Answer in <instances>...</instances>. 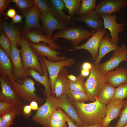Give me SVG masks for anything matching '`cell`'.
<instances>
[{
    "mask_svg": "<svg viewBox=\"0 0 127 127\" xmlns=\"http://www.w3.org/2000/svg\"><path fill=\"white\" fill-rule=\"evenodd\" d=\"M72 103L85 125L90 126L99 123L105 116L106 105L100 103L98 99L88 103Z\"/></svg>",
    "mask_w": 127,
    "mask_h": 127,
    "instance_id": "obj_1",
    "label": "cell"
},
{
    "mask_svg": "<svg viewBox=\"0 0 127 127\" xmlns=\"http://www.w3.org/2000/svg\"><path fill=\"white\" fill-rule=\"evenodd\" d=\"M8 79L12 88L25 103H30L33 101L40 103L43 102V99L38 97L35 93L36 83L32 79L28 77L22 84L19 83L12 78H8Z\"/></svg>",
    "mask_w": 127,
    "mask_h": 127,
    "instance_id": "obj_2",
    "label": "cell"
},
{
    "mask_svg": "<svg viewBox=\"0 0 127 127\" xmlns=\"http://www.w3.org/2000/svg\"><path fill=\"white\" fill-rule=\"evenodd\" d=\"M89 77L85 82L86 93L88 100L92 102L97 99L98 96L106 83L105 75L99 71L98 66L94 63Z\"/></svg>",
    "mask_w": 127,
    "mask_h": 127,
    "instance_id": "obj_3",
    "label": "cell"
},
{
    "mask_svg": "<svg viewBox=\"0 0 127 127\" xmlns=\"http://www.w3.org/2000/svg\"><path fill=\"white\" fill-rule=\"evenodd\" d=\"M94 32L91 30L84 29L78 25L66 26L59 29L53 35L52 39L54 40L62 38L70 41L74 48L78 46L82 41L91 36Z\"/></svg>",
    "mask_w": 127,
    "mask_h": 127,
    "instance_id": "obj_4",
    "label": "cell"
},
{
    "mask_svg": "<svg viewBox=\"0 0 127 127\" xmlns=\"http://www.w3.org/2000/svg\"><path fill=\"white\" fill-rule=\"evenodd\" d=\"M21 46V58L24 65L26 77L27 71L30 68H33L41 75H43L44 71L39 57L31 47L27 39L22 36L20 42Z\"/></svg>",
    "mask_w": 127,
    "mask_h": 127,
    "instance_id": "obj_5",
    "label": "cell"
},
{
    "mask_svg": "<svg viewBox=\"0 0 127 127\" xmlns=\"http://www.w3.org/2000/svg\"><path fill=\"white\" fill-rule=\"evenodd\" d=\"M44 103L39 107L32 119L35 123L44 127H50L51 115L59 108V102L58 99L52 95L46 97Z\"/></svg>",
    "mask_w": 127,
    "mask_h": 127,
    "instance_id": "obj_6",
    "label": "cell"
},
{
    "mask_svg": "<svg viewBox=\"0 0 127 127\" xmlns=\"http://www.w3.org/2000/svg\"><path fill=\"white\" fill-rule=\"evenodd\" d=\"M39 57L48 69L51 85L52 95L55 96V83L60 71L64 67L71 66L74 65L75 63V60L73 58H69L57 62H53L48 60L45 57Z\"/></svg>",
    "mask_w": 127,
    "mask_h": 127,
    "instance_id": "obj_7",
    "label": "cell"
},
{
    "mask_svg": "<svg viewBox=\"0 0 127 127\" xmlns=\"http://www.w3.org/2000/svg\"><path fill=\"white\" fill-rule=\"evenodd\" d=\"M123 61L127 62V47L124 44L113 51L108 60L97 66L99 71L105 75L117 67Z\"/></svg>",
    "mask_w": 127,
    "mask_h": 127,
    "instance_id": "obj_8",
    "label": "cell"
},
{
    "mask_svg": "<svg viewBox=\"0 0 127 127\" xmlns=\"http://www.w3.org/2000/svg\"><path fill=\"white\" fill-rule=\"evenodd\" d=\"M107 32L106 29L101 28L94 32L88 40L84 44L70 49V51L81 49L86 50L90 54L91 59L95 61L99 54V47L101 42Z\"/></svg>",
    "mask_w": 127,
    "mask_h": 127,
    "instance_id": "obj_9",
    "label": "cell"
},
{
    "mask_svg": "<svg viewBox=\"0 0 127 127\" xmlns=\"http://www.w3.org/2000/svg\"><path fill=\"white\" fill-rule=\"evenodd\" d=\"M1 90L0 92V101L16 104L23 107L26 103L19 96L10 85L8 79L0 77Z\"/></svg>",
    "mask_w": 127,
    "mask_h": 127,
    "instance_id": "obj_10",
    "label": "cell"
},
{
    "mask_svg": "<svg viewBox=\"0 0 127 127\" xmlns=\"http://www.w3.org/2000/svg\"><path fill=\"white\" fill-rule=\"evenodd\" d=\"M11 43V58L13 66V75L16 80L19 83L22 84L26 78L24 67L20 55L21 50L17 48L16 44Z\"/></svg>",
    "mask_w": 127,
    "mask_h": 127,
    "instance_id": "obj_11",
    "label": "cell"
},
{
    "mask_svg": "<svg viewBox=\"0 0 127 127\" xmlns=\"http://www.w3.org/2000/svg\"><path fill=\"white\" fill-rule=\"evenodd\" d=\"M101 16L103 20L104 28L109 30L112 42L117 45L119 40V34L123 30L125 24L117 23L116 19L117 16L115 14L112 15H102Z\"/></svg>",
    "mask_w": 127,
    "mask_h": 127,
    "instance_id": "obj_12",
    "label": "cell"
},
{
    "mask_svg": "<svg viewBox=\"0 0 127 127\" xmlns=\"http://www.w3.org/2000/svg\"><path fill=\"white\" fill-rule=\"evenodd\" d=\"M48 1L50 12L57 20L67 26L77 25L73 19L63 12L65 5L63 0H49Z\"/></svg>",
    "mask_w": 127,
    "mask_h": 127,
    "instance_id": "obj_13",
    "label": "cell"
},
{
    "mask_svg": "<svg viewBox=\"0 0 127 127\" xmlns=\"http://www.w3.org/2000/svg\"><path fill=\"white\" fill-rule=\"evenodd\" d=\"M125 102L124 100L114 98L107 104L105 116L101 122V127H107L112 121L120 116L121 110Z\"/></svg>",
    "mask_w": 127,
    "mask_h": 127,
    "instance_id": "obj_14",
    "label": "cell"
},
{
    "mask_svg": "<svg viewBox=\"0 0 127 127\" xmlns=\"http://www.w3.org/2000/svg\"><path fill=\"white\" fill-rule=\"evenodd\" d=\"M29 44L38 56L46 57L50 61L57 62L67 58L64 56H59L61 54L60 52L53 50L49 46L47 45L45 43H30Z\"/></svg>",
    "mask_w": 127,
    "mask_h": 127,
    "instance_id": "obj_15",
    "label": "cell"
},
{
    "mask_svg": "<svg viewBox=\"0 0 127 127\" xmlns=\"http://www.w3.org/2000/svg\"><path fill=\"white\" fill-rule=\"evenodd\" d=\"M125 6V0H102L94 10L100 16L112 15L120 12Z\"/></svg>",
    "mask_w": 127,
    "mask_h": 127,
    "instance_id": "obj_16",
    "label": "cell"
},
{
    "mask_svg": "<svg viewBox=\"0 0 127 127\" xmlns=\"http://www.w3.org/2000/svg\"><path fill=\"white\" fill-rule=\"evenodd\" d=\"M39 60L43 67L44 71L43 75H41L36 69L30 68L28 69L26 76L28 77L30 76L36 81L39 82L44 86L45 90L44 91V95L46 97H48L52 95L51 85L50 79L48 77V71L46 66L39 58Z\"/></svg>",
    "mask_w": 127,
    "mask_h": 127,
    "instance_id": "obj_17",
    "label": "cell"
},
{
    "mask_svg": "<svg viewBox=\"0 0 127 127\" xmlns=\"http://www.w3.org/2000/svg\"><path fill=\"white\" fill-rule=\"evenodd\" d=\"M40 19L43 33L51 38L55 30H59L67 26L56 19L50 12L41 14Z\"/></svg>",
    "mask_w": 127,
    "mask_h": 127,
    "instance_id": "obj_18",
    "label": "cell"
},
{
    "mask_svg": "<svg viewBox=\"0 0 127 127\" xmlns=\"http://www.w3.org/2000/svg\"><path fill=\"white\" fill-rule=\"evenodd\" d=\"M73 19L74 21L84 22L91 30L95 32L102 28L104 26L102 17L94 10L83 16H75Z\"/></svg>",
    "mask_w": 127,
    "mask_h": 127,
    "instance_id": "obj_19",
    "label": "cell"
},
{
    "mask_svg": "<svg viewBox=\"0 0 127 127\" xmlns=\"http://www.w3.org/2000/svg\"><path fill=\"white\" fill-rule=\"evenodd\" d=\"M24 14L25 21L23 31L24 34H26L32 28L37 29L43 33L40 23L41 14L36 6L34 5L31 9L24 13Z\"/></svg>",
    "mask_w": 127,
    "mask_h": 127,
    "instance_id": "obj_20",
    "label": "cell"
},
{
    "mask_svg": "<svg viewBox=\"0 0 127 127\" xmlns=\"http://www.w3.org/2000/svg\"><path fill=\"white\" fill-rule=\"evenodd\" d=\"M69 71L65 67L62 68L56 78L55 85V97L58 99L66 94L69 90V79L67 76Z\"/></svg>",
    "mask_w": 127,
    "mask_h": 127,
    "instance_id": "obj_21",
    "label": "cell"
},
{
    "mask_svg": "<svg viewBox=\"0 0 127 127\" xmlns=\"http://www.w3.org/2000/svg\"><path fill=\"white\" fill-rule=\"evenodd\" d=\"M57 99L59 102V108L64 110L77 126L83 127L84 125L80 119L77 111L67 95H64Z\"/></svg>",
    "mask_w": 127,
    "mask_h": 127,
    "instance_id": "obj_22",
    "label": "cell"
},
{
    "mask_svg": "<svg viewBox=\"0 0 127 127\" xmlns=\"http://www.w3.org/2000/svg\"><path fill=\"white\" fill-rule=\"evenodd\" d=\"M106 83L114 87L127 83V69L118 68L108 72L105 75Z\"/></svg>",
    "mask_w": 127,
    "mask_h": 127,
    "instance_id": "obj_23",
    "label": "cell"
},
{
    "mask_svg": "<svg viewBox=\"0 0 127 127\" xmlns=\"http://www.w3.org/2000/svg\"><path fill=\"white\" fill-rule=\"evenodd\" d=\"M119 47L114 44L111 41V38L109 34L104 36L102 38L99 47L98 57L94 64L97 65L100 64L104 56L108 53L114 51Z\"/></svg>",
    "mask_w": 127,
    "mask_h": 127,
    "instance_id": "obj_24",
    "label": "cell"
},
{
    "mask_svg": "<svg viewBox=\"0 0 127 127\" xmlns=\"http://www.w3.org/2000/svg\"><path fill=\"white\" fill-rule=\"evenodd\" d=\"M25 36L33 43H38L42 42L46 43L54 50L62 48L52 38L46 35H43L40 32L35 31L29 32L26 34Z\"/></svg>",
    "mask_w": 127,
    "mask_h": 127,
    "instance_id": "obj_25",
    "label": "cell"
},
{
    "mask_svg": "<svg viewBox=\"0 0 127 127\" xmlns=\"http://www.w3.org/2000/svg\"><path fill=\"white\" fill-rule=\"evenodd\" d=\"M0 69L1 76L6 79L11 78L14 79L9 58L1 47L0 48Z\"/></svg>",
    "mask_w": 127,
    "mask_h": 127,
    "instance_id": "obj_26",
    "label": "cell"
},
{
    "mask_svg": "<svg viewBox=\"0 0 127 127\" xmlns=\"http://www.w3.org/2000/svg\"><path fill=\"white\" fill-rule=\"evenodd\" d=\"M0 26L11 43H14L17 45L20 44L21 37L20 31L12 24L4 20L1 22Z\"/></svg>",
    "mask_w": 127,
    "mask_h": 127,
    "instance_id": "obj_27",
    "label": "cell"
},
{
    "mask_svg": "<svg viewBox=\"0 0 127 127\" xmlns=\"http://www.w3.org/2000/svg\"><path fill=\"white\" fill-rule=\"evenodd\" d=\"M115 88L111 84L106 83L99 94L97 99L100 103L107 105L114 98Z\"/></svg>",
    "mask_w": 127,
    "mask_h": 127,
    "instance_id": "obj_28",
    "label": "cell"
},
{
    "mask_svg": "<svg viewBox=\"0 0 127 127\" xmlns=\"http://www.w3.org/2000/svg\"><path fill=\"white\" fill-rule=\"evenodd\" d=\"M65 6L68 10V16L73 19L78 14L80 9L81 0H63Z\"/></svg>",
    "mask_w": 127,
    "mask_h": 127,
    "instance_id": "obj_29",
    "label": "cell"
},
{
    "mask_svg": "<svg viewBox=\"0 0 127 127\" xmlns=\"http://www.w3.org/2000/svg\"><path fill=\"white\" fill-rule=\"evenodd\" d=\"M96 0H81L77 16H84L95 10L97 5Z\"/></svg>",
    "mask_w": 127,
    "mask_h": 127,
    "instance_id": "obj_30",
    "label": "cell"
},
{
    "mask_svg": "<svg viewBox=\"0 0 127 127\" xmlns=\"http://www.w3.org/2000/svg\"><path fill=\"white\" fill-rule=\"evenodd\" d=\"M66 95L72 102L84 103L88 100L87 94L84 92L74 91L69 89Z\"/></svg>",
    "mask_w": 127,
    "mask_h": 127,
    "instance_id": "obj_31",
    "label": "cell"
},
{
    "mask_svg": "<svg viewBox=\"0 0 127 127\" xmlns=\"http://www.w3.org/2000/svg\"><path fill=\"white\" fill-rule=\"evenodd\" d=\"M85 77L81 74L77 77V79L75 81H68L69 89L71 90L81 91L86 93L85 86Z\"/></svg>",
    "mask_w": 127,
    "mask_h": 127,
    "instance_id": "obj_32",
    "label": "cell"
},
{
    "mask_svg": "<svg viewBox=\"0 0 127 127\" xmlns=\"http://www.w3.org/2000/svg\"><path fill=\"white\" fill-rule=\"evenodd\" d=\"M22 108L19 107L0 116V119L7 125L11 126L14 123L15 118L21 113Z\"/></svg>",
    "mask_w": 127,
    "mask_h": 127,
    "instance_id": "obj_33",
    "label": "cell"
},
{
    "mask_svg": "<svg viewBox=\"0 0 127 127\" xmlns=\"http://www.w3.org/2000/svg\"><path fill=\"white\" fill-rule=\"evenodd\" d=\"M0 47L6 53L9 58L11 57V43L7 37L1 31L0 35Z\"/></svg>",
    "mask_w": 127,
    "mask_h": 127,
    "instance_id": "obj_34",
    "label": "cell"
},
{
    "mask_svg": "<svg viewBox=\"0 0 127 127\" xmlns=\"http://www.w3.org/2000/svg\"><path fill=\"white\" fill-rule=\"evenodd\" d=\"M9 3L13 2L16 6L24 12V13L31 9L34 6L32 0H10Z\"/></svg>",
    "mask_w": 127,
    "mask_h": 127,
    "instance_id": "obj_35",
    "label": "cell"
},
{
    "mask_svg": "<svg viewBox=\"0 0 127 127\" xmlns=\"http://www.w3.org/2000/svg\"><path fill=\"white\" fill-rule=\"evenodd\" d=\"M34 5L39 9L41 14L50 12V6L48 0H32Z\"/></svg>",
    "mask_w": 127,
    "mask_h": 127,
    "instance_id": "obj_36",
    "label": "cell"
},
{
    "mask_svg": "<svg viewBox=\"0 0 127 127\" xmlns=\"http://www.w3.org/2000/svg\"><path fill=\"white\" fill-rule=\"evenodd\" d=\"M127 97V83L121 84L115 88L114 98L123 100Z\"/></svg>",
    "mask_w": 127,
    "mask_h": 127,
    "instance_id": "obj_37",
    "label": "cell"
},
{
    "mask_svg": "<svg viewBox=\"0 0 127 127\" xmlns=\"http://www.w3.org/2000/svg\"><path fill=\"white\" fill-rule=\"evenodd\" d=\"M127 125V99L124 108L121 111L119 119L114 127H124Z\"/></svg>",
    "mask_w": 127,
    "mask_h": 127,
    "instance_id": "obj_38",
    "label": "cell"
},
{
    "mask_svg": "<svg viewBox=\"0 0 127 127\" xmlns=\"http://www.w3.org/2000/svg\"><path fill=\"white\" fill-rule=\"evenodd\" d=\"M19 107L21 108L14 104L4 102L0 101V116Z\"/></svg>",
    "mask_w": 127,
    "mask_h": 127,
    "instance_id": "obj_39",
    "label": "cell"
},
{
    "mask_svg": "<svg viewBox=\"0 0 127 127\" xmlns=\"http://www.w3.org/2000/svg\"><path fill=\"white\" fill-rule=\"evenodd\" d=\"M56 109L52 114L51 119L57 121L66 123L67 122L66 117L64 113L60 108Z\"/></svg>",
    "mask_w": 127,
    "mask_h": 127,
    "instance_id": "obj_40",
    "label": "cell"
},
{
    "mask_svg": "<svg viewBox=\"0 0 127 127\" xmlns=\"http://www.w3.org/2000/svg\"><path fill=\"white\" fill-rule=\"evenodd\" d=\"M32 109L29 105H26L22 108L21 113L24 117L27 119L32 115Z\"/></svg>",
    "mask_w": 127,
    "mask_h": 127,
    "instance_id": "obj_41",
    "label": "cell"
},
{
    "mask_svg": "<svg viewBox=\"0 0 127 127\" xmlns=\"http://www.w3.org/2000/svg\"><path fill=\"white\" fill-rule=\"evenodd\" d=\"M66 123L51 119L50 127H67Z\"/></svg>",
    "mask_w": 127,
    "mask_h": 127,
    "instance_id": "obj_42",
    "label": "cell"
},
{
    "mask_svg": "<svg viewBox=\"0 0 127 127\" xmlns=\"http://www.w3.org/2000/svg\"><path fill=\"white\" fill-rule=\"evenodd\" d=\"M8 0H0V13L1 15L7 8L9 3Z\"/></svg>",
    "mask_w": 127,
    "mask_h": 127,
    "instance_id": "obj_43",
    "label": "cell"
},
{
    "mask_svg": "<svg viewBox=\"0 0 127 127\" xmlns=\"http://www.w3.org/2000/svg\"><path fill=\"white\" fill-rule=\"evenodd\" d=\"M66 117L67 122L68 125L69 127H81L75 125L74 122L72 120L70 117L65 113Z\"/></svg>",
    "mask_w": 127,
    "mask_h": 127,
    "instance_id": "obj_44",
    "label": "cell"
},
{
    "mask_svg": "<svg viewBox=\"0 0 127 127\" xmlns=\"http://www.w3.org/2000/svg\"><path fill=\"white\" fill-rule=\"evenodd\" d=\"M16 12L14 9L10 8L7 11L6 16L9 17L13 18L16 15Z\"/></svg>",
    "mask_w": 127,
    "mask_h": 127,
    "instance_id": "obj_45",
    "label": "cell"
},
{
    "mask_svg": "<svg viewBox=\"0 0 127 127\" xmlns=\"http://www.w3.org/2000/svg\"><path fill=\"white\" fill-rule=\"evenodd\" d=\"M29 105L32 110H37L39 108L38 103L35 101H33L30 103Z\"/></svg>",
    "mask_w": 127,
    "mask_h": 127,
    "instance_id": "obj_46",
    "label": "cell"
},
{
    "mask_svg": "<svg viewBox=\"0 0 127 127\" xmlns=\"http://www.w3.org/2000/svg\"><path fill=\"white\" fill-rule=\"evenodd\" d=\"M22 16L19 14H17L12 18L13 23H17L20 22L22 20Z\"/></svg>",
    "mask_w": 127,
    "mask_h": 127,
    "instance_id": "obj_47",
    "label": "cell"
},
{
    "mask_svg": "<svg viewBox=\"0 0 127 127\" xmlns=\"http://www.w3.org/2000/svg\"><path fill=\"white\" fill-rule=\"evenodd\" d=\"M92 66V64L88 62L84 63L82 65V69L91 70Z\"/></svg>",
    "mask_w": 127,
    "mask_h": 127,
    "instance_id": "obj_48",
    "label": "cell"
},
{
    "mask_svg": "<svg viewBox=\"0 0 127 127\" xmlns=\"http://www.w3.org/2000/svg\"><path fill=\"white\" fill-rule=\"evenodd\" d=\"M90 73V70L87 69H82L80 74L85 77L87 76Z\"/></svg>",
    "mask_w": 127,
    "mask_h": 127,
    "instance_id": "obj_49",
    "label": "cell"
},
{
    "mask_svg": "<svg viewBox=\"0 0 127 127\" xmlns=\"http://www.w3.org/2000/svg\"><path fill=\"white\" fill-rule=\"evenodd\" d=\"M67 77L69 80L72 81H75L77 79V77L73 74H68Z\"/></svg>",
    "mask_w": 127,
    "mask_h": 127,
    "instance_id": "obj_50",
    "label": "cell"
},
{
    "mask_svg": "<svg viewBox=\"0 0 127 127\" xmlns=\"http://www.w3.org/2000/svg\"><path fill=\"white\" fill-rule=\"evenodd\" d=\"M0 127H12L11 126L9 125H7L4 123L1 119H0Z\"/></svg>",
    "mask_w": 127,
    "mask_h": 127,
    "instance_id": "obj_51",
    "label": "cell"
},
{
    "mask_svg": "<svg viewBox=\"0 0 127 127\" xmlns=\"http://www.w3.org/2000/svg\"><path fill=\"white\" fill-rule=\"evenodd\" d=\"M82 127H101V123L93 125L87 126L84 125V126Z\"/></svg>",
    "mask_w": 127,
    "mask_h": 127,
    "instance_id": "obj_52",
    "label": "cell"
},
{
    "mask_svg": "<svg viewBox=\"0 0 127 127\" xmlns=\"http://www.w3.org/2000/svg\"><path fill=\"white\" fill-rule=\"evenodd\" d=\"M125 6L127 7V0H125Z\"/></svg>",
    "mask_w": 127,
    "mask_h": 127,
    "instance_id": "obj_53",
    "label": "cell"
},
{
    "mask_svg": "<svg viewBox=\"0 0 127 127\" xmlns=\"http://www.w3.org/2000/svg\"><path fill=\"white\" fill-rule=\"evenodd\" d=\"M107 127H113L112 126H108Z\"/></svg>",
    "mask_w": 127,
    "mask_h": 127,
    "instance_id": "obj_54",
    "label": "cell"
},
{
    "mask_svg": "<svg viewBox=\"0 0 127 127\" xmlns=\"http://www.w3.org/2000/svg\"><path fill=\"white\" fill-rule=\"evenodd\" d=\"M124 127H127V125L125 126Z\"/></svg>",
    "mask_w": 127,
    "mask_h": 127,
    "instance_id": "obj_55",
    "label": "cell"
},
{
    "mask_svg": "<svg viewBox=\"0 0 127 127\" xmlns=\"http://www.w3.org/2000/svg\"><path fill=\"white\" fill-rule=\"evenodd\" d=\"M67 127H68H68L67 126Z\"/></svg>",
    "mask_w": 127,
    "mask_h": 127,
    "instance_id": "obj_56",
    "label": "cell"
}]
</instances>
